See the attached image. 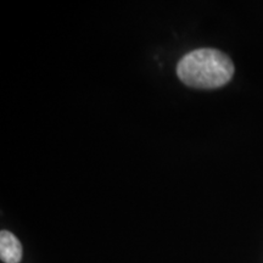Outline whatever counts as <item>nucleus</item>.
I'll return each mask as SVG.
<instances>
[{
    "mask_svg": "<svg viewBox=\"0 0 263 263\" xmlns=\"http://www.w3.org/2000/svg\"><path fill=\"white\" fill-rule=\"evenodd\" d=\"M177 73L179 80L189 87L215 89L232 80L234 65L224 52L203 48L184 55L177 66Z\"/></svg>",
    "mask_w": 263,
    "mask_h": 263,
    "instance_id": "nucleus-1",
    "label": "nucleus"
},
{
    "mask_svg": "<svg viewBox=\"0 0 263 263\" xmlns=\"http://www.w3.org/2000/svg\"><path fill=\"white\" fill-rule=\"evenodd\" d=\"M0 257L5 263H18L22 258L21 242L8 230L0 233Z\"/></svg>",
    "mask_w": 263,
    "mask_h": 263,
    "instance_id": "nucleus-2",
    "label": "nucleus"
}]
</instances>
